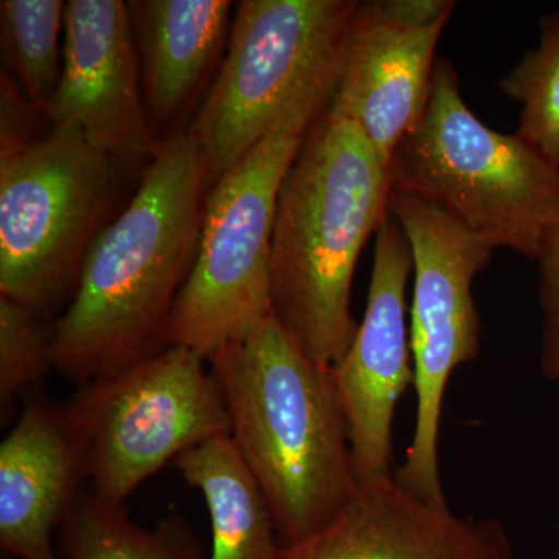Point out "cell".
Returning <instances> with one entry per match:
<instances>
[{
	"label": "cell",
	"mask_w": 559,
	"mask_h": 559,
	"mask_svg": "<svg viewBox=\"0 0 559 559\" xmlns=\"http://www.w3.org/2000/svg\"><path fill=\"white\" fill-rule=\"evenodd\" d=\"M210 190L197 142L160 139L130 204L87 252L68 310L53 326V369L84 385L170 347L173 308L189 277Z\"/></svg>",
	"instance_id": "1"
},
{
	"label": "cell",
	"mask_w": 559,
	"mask_h": 559,
	"mask_svg": "<svg viewBox=\"0 0 559 559\" xmlns=\"http://www.w3.org/2000/svg\"><path fill=\"white\" fill-rule=\"evenodd\" d=\"M389 191L380 154L330 102L283 180L271 246V316L320 366L333 369L355 340L353 277Z\"/></svg>",
	"instance_id": "2"
},
{
	"label": "cell",
	"mask_w": 559,
	"mask_h": 559,
	"mask_svg": "<svg viewBox=\"0 0 559 559\" xmlns=\"http://www.w3.org/2000/svg\"><path fill=\"white\" fill-rule=\"evenodd\" d=\"M207 362L280 547L307 543L358 487L333 369L308 358L272 316Z\"/></svg>",
	"instance_id": "3"
},
{
	"label": "cell",
	"mask_w": 559,
	"mask_h": 559,
	"mask_svg": "<svg viewBox=\"0 0 559 559\" xmlns=\"http://www.w3.org/2000/svg\"><path fill=\"white\" fill-rule=\"evenodd\" d=\"M340 73V72H337ZM337 73L301 90L210 187L197 259L173 308L168 344L205 360L271 318V246L280 190Z\"/></svg>",
	"instance_id": "4"
},
{
	"label": "cell",
	"mask_w": 559,
	"mask_h": 559,
	"mask_svg": "<svg viewBox=\"0 0 559 559\" xmlns=\"http://www.w3.org/2000/svg\"><path fill=\"white\" fill-rule=\"evenodd\" d=\"M389 176L392 189L443 210L492 249L530 260L559 223V165L474 116L448 58H437L428 108L396 146Z\"/></svg>",
	"instance_id": "5"
},
{
	"label": "cell",
	"mask_w": 559,
	"mask_h": 559,
	"mask_svg": "<svg viewBox=\"0 0 559 559\" xmlns=\"http://www.w3.org/2000/svg\"><path fill=\"white\" fill-rule=\"evenodd\" d=\"M119 162L73 127L0 154V297L44 314L72 296L112 221Z\"/></svg>",
	"instance_id": "6"
},
{
	"label": "cell",
	"mask_w": 559,
	"mask_h": 559,
	"mask_svg": "<svg viewBox=\"0 0 559 559\" xmlns=\"http://www.w3.org/2000/svg\"><path fill=\"white\" fill-rule=\"evenodd\" d=\"M356 7L353 0L237 3L226 58L187 130L201 151L210 187L266 134L301 90L340 72Z\"/></svg>",
	"instance_id": "7"
},
{
	"label": "cell",
	"mask_w": 559,
	"mask_h": 559,
	"mask_svg": "<svg viewBox=\"0 0 559 559\" xmlns=\"http://www.w3.org/2000/svg\"><path fill=\"white\" fill-rule=\"evenodd\" d=\"M68 411L92 492L119 506L170 460L230 433L226 401L207 360L180 345L84 385Z\"/></svg>",
	"instance_id": "8"
},
{
	"label": "cell",
	"mask_w": 559,
	"mask_h": 559,
	"mask_svg": "<svg viewBox=\"0 0 559 559\" xmlns=\"http://www.w3.org/2000/svg\"><path fill=\"white\" fill-rule=\"evenodd\" d=\"M388 207L403 227L414 259L409 326L417 414L395 479L418 498L447 500L439 462L444 395L452 373L479 356L473 285L495 249L415 194L390 187Z\"/></svg>",
	"instance_id": "9"
},
{
	"label": "cell",
	"mask_w": 559,
	"mask_h": 559,
	"mask_svg": "<svg viewBox=\"0 0 559 559\" xmlns=\"http://www.w3.org/2000/svg\"><path fill=\"white\" fill-rule=\"evenodd\" d=\"M412 272L409 241L388 212L374 237L366 312L347 353L333 367L358 481L392 474L396 406L415 382L406 299Z\"/></svg>",
	"instance_id": "10"
},
{
	"label": "cell",
	"mask_w": 559,
	"mask_h": 559,
	"mask_svg": "<svg viewBox=\"0 0 559 559\" xmlns=\"http://www.w3.org/2000/svg\"><path fill=\"white\" fill-rule=\"evenodd\" d=\"M53 127H73L120 165L153 159L156 138L143 100L138 39L121 0H70L62 70L44 110Z\"/></svg>",
	"instance_id": "11"
},
{
	"label": "cell",
	"mask_w": 559,
	"mask_h": 559,
	"mask_svg": "<svg viewBox=\"0 0 559 559\" xmlns=\"http://www.w3.org/2000/svg\"><path fill=\"white\" fill-rule=\"evenodd\" d=\"M447 24L403 20L384 0L358 2L349 21L331 105L360 128L388 170L396 146L428 108Z\"/></svg>",
	"instance_id": "12"
},
{
	"label": "cell",
	"mask_w": 559,
	"mask_h": 559,
	"mask_svg": "<svg viewBox=\"0 0 559 559\" xmlns=\"http://www.w3.org/2000/svg\"><path fill=\"white\" fill-rule=\"evenodd\" d=\"M277 559H511V547L498 522L459 516L390 474L358 481L322 532Z\"/></svg>",
	"instance_id": "13"
},
{
	"label": "cell",
	"mask_w": 559,
	"mask_h": 559,
	"mask_svg": "<svg viewBox=\"0 0 559 559\" xmlns=\"http://www.w3.org/2000/svg\"><path fill=\"white\" fill-rule=\"evenodd\" d=\"M86 459L68 406L44 393L25 403L0 444V546L16 559H61L51 533L64 521Z\"/></svg>",
	"instance_id": "14"
},
{
	"label": "cell",
	"mask_w": 559,
	"mask_h": 559,
	"mask_svg": "<svg viewBox=\"0 0 559 559\" xmlns=\"http://www.w3.org/2000/svg\"><path fill=\"white\" fill-rule=\"evenodd\" d=\"M143 100L153 128L168 124L201 86L230 31L229 0H132Z\"/></svg>",
	"instance_id": "15"
},
{
	"label": "cell",
	"mask_w": 559,
	"mask_h": 559,
	"mask_svg": "<svg viewBox=\"0 0 559 559\" xmlns=\"http://www.w3.org/2000/svg\"><path fill=\"white\" fill-rule=\"evenodd\" d=\"M175 465L207 503L209 559H277L280 543L266 499L229 436L183 452Z\"/></svg>",
	"instance_id": "16"
},
{
	"label": "cell",
	"mask_w": 559,
	"mask_h": 559,
	"mask_svg": "<svg viewBox=\"0 0 559 559\" xmlns=\"http://www.w3.org/2000/svg\"><path fill=\"white\" fill-rule=\"evenodd\" d=\"M61 559H209L180 522L146 530L128 520L119 503L92 492L64 518Z\"/></svg>",
	"instance_id": "17"
},
{
	"label": "cell",
	"mask_w": 559,
	"mask_h": 559,
	"mask_svg": "<svg viewBox=\"0 0 559 559\" xmlns=\"http://www.w3.org/2000/svg\"><path fill=\"white\" fill-rule=\"evenodd\" d=\"M66 5L62 0L0 2V38L7 62L2 70L40 116L61 79Z\"/></svg>",
	"instance_id": "18"
},
{
	"label": "cell",
	"mask_w": 559,
	"mask_h": 559,
	"mask_svg": "<svg viewBox=\"0 0 559 559\" xmlns=\"http://www.w3.org/2000/svg\"><path fill=\"white\" fill-rule=\"evenodd\" d=\"M503 95L522 105L518 134L559 165V17L540 21V40L499 81Z\"/></svg>",
	"instance_id": "19"
},
{
	"label": "cell",
	"mask_w": 559,
	"mask_h": 559,
	"mask_svg": "<svg viewBox=\"0 0 559 559\" xmlns=\"http://www.w3.org/2000/svg\"><path fill=\"white\" fill-rule=\"evenodd\" d=\"M44 314L0 297V406L9 409L14 396L53 367V329Z\"/></svg>",
	"instance_id": "20"
},
{
	"label": "cell",
	"mask_w": 559,
	"mask_h": 559,
	"mask_svg": "<svg viewBox=\"0 0 559 559\" xmlns=\"http://www.w3.org/2000/svg\"><path fill=\"white\" fill-rule=\"evenodd\" d=\"M536 261L543 310L540 367L550 380L559 382V223L547 234Z\"/></svg>",
	"instance_id": "21"
},
{
	"label": "cell",
	"mask_w": 559,
	"mask_h": 559,
	"mask_svg": "<svg viewBox=\"0 0 559 559\" xmlns=\"http://www.w3.org/2000/svg\"><path fill=\"white\" fill-rule=\"evenodd\" d=\"M557 14H558V17H559V13H557Z\"/></svg>",
	"instance_id": "22"
}]
</instances>
